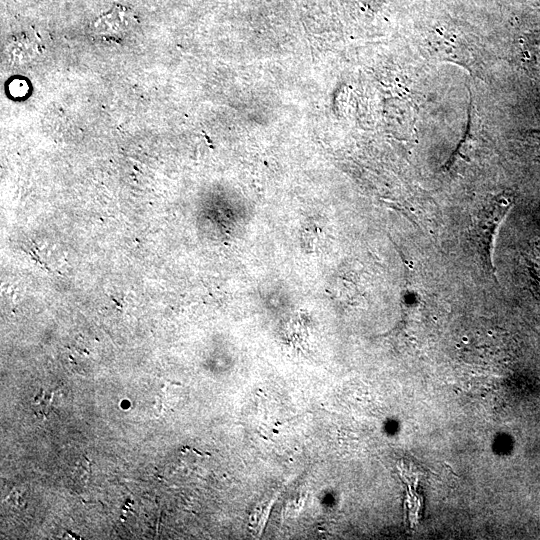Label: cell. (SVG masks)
<instances>
[{
	"mask_svg": "<svg viewBox=\"0 0 540 540\" xmlns=\"http://www.w3.org/2000/svg\"><path fill=\"white\" fill-rule=\"evenodd\" d=\"M527 261L533 285L536 286V291L540 294V259L534 257L532 259H527Z\"/></svg>",
	"mask_w": 540,
	"mask_h": 540,
	"instance_id": "3957f363",
	"label": "cell"
},
{
	"mask_svg": "<svg viewBox=\"0 0 540 540\" xmlns=\"http://www.w3.org/2000/svg\"><path fill=\"white\" fill-rule=\"evenodd\" d=\"M514 203L511 193H501L480 207L472 216L471 238L485 271L496 278L493 265V250L500 225Z\"/></svg>",
	"mask_w": 540,
	"mask_h": 540,
	"instance_id": "6da1fadb",
	"label": "cell"
},
{
	"mask_svg": "<svg viewBox=\"0 0 540 540\" xmlns=\"http://www.w3.org/2000/svg\"><path fill=\"white\" fill-rule=\"evenodd\" d=\"M136 22L131 10L117 5L93 23V31L107 40H119L133 29Z\"/></svg>",
	"mask_w": 540,
	"mask_h": 540,
	"instance_id": "7a4b0ae2",
	"label": "cell"
},
{
	"mask_svg": "<svg viewBox=\"0 0 540 540\" xmlns=\"http://www.w3.org/2000/svg\"><path fill=\"white\" fill-rule=\"evenodd\" d=\"M530 141L535 149L536 160L540 162V128L529 133Z\"/></svg>",
	"mask_w": 540,
	"mask_h": 540,
	"instance_id": "277c9868",
	"label": "cell"
}]
</instances>
